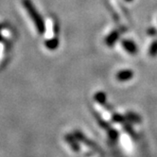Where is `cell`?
Wrapping results in <instances>:
<instances>
[{"label":"cell","instance_id":"obj_8","mask_svg":"<svg viewBox=\"0 0 157 157\" xmlns=\"http://www.w3.org/2000/svg\"><path fill=\"white\" fill-rule=\"evenodd\" d=\"M148 33H149L150 35H155L156 34V30L154 29H149Z\"/></svg>","mask_w":157,"mask_h":157},{"label":"cell","instance_id":"obj_7","mask_svg":"<svg viewBox=\"0 0 157 157\" xmlns=\"http://www.w3.org/2000/svg\"><path fill=\"white\" fill-rule=\"evenodd\" d=\"M95 98L98 100V102L103 103V102H104V100H105V98H106V96H105L102 92H98V93L95 96Z\"/></svg>","mask_w":157,"mask_h":157},{"label":"cell","instance_id":"obj_9","mask_svg":"<svg viewBox=\"0 0 157 157\" xmlns=\"http://www.w3.org/2000/svg\"><path fill=\"white\" fill-rule=\"evenodd\" d=\"M126 1H132V0H126Z\"/></svg>","mask_w":157,"mask_h":157},{"label":"cell","instance_id":"obj_5","mask_svg":"<svg viewBox=\"0 0 157 157\" xmlns=\"http://www.w3.org/2000/svg\"><path fill=\"white\" fill-rule=\"evenodd\" d=\"M44 44H46V47L48 48V49H55L57 48L58 44H59V42L57 40V38H52V39H49V40H47L46 43H44Z\"/></svg>","mask_w":157,"mask_h":157},{"label":"cell","instance_id":"obj_6","mask_svg":"<svg viewBox=\"0 0 157 157\" xmlns=\"http://www.w3.org/2000/svg\"><path fill=\"white\" fill-rule=\"evenodd\" d=\"M150 55L154 57V56L157 55V41H154L151 44V48H150Z\"/></svg>","mask_w":157,"mask_h":157},{"label":"cell","instance_id":"obj_3","mask_svg":"<svg viewBox=\"0 0 157 157\" xmlns=\"http://www.w3.org/2000/svg\"><path fill=\"white\" fill-rule=\"evenodd\" d=\"M132 72L131 70H122L118 72L117 75V78L120 82L128 81L130 78H132Z\"/></svg>","mask_w":157,"mask_h":157},{"label":"cell","instance_id":"obj_1","mask_svg":"<svg viewBox=\"0 0 157 157\" xmlns=\"http://www.w3.org/2000/svg\"><path fill=\"white\" fill-rule=\"evenodd\" d=\"M23 6L25 7V9L27 10V12L29 13V15L30 16V18L32 19L33 23H34L38 32L40 34L44 32V20L42 19L41 15L38 13V12L36 10L35 7L33 6L32 2L30 0H23Z\"/></svg>","mask_w":157,"mask_h":157},{"label":"cell","instance_id":"obj_4","mask_svg":"<svg viewBox=\"0 0 157 157\" xmlns=\"http://www.w3.org/2000/svg\"><path fill=\"white\" fill-rule=\"evenodd\" d=\"M118 36H119V34H118L117 31H113V32L110 33V34L107 36V38L105 40L106 44H108V46H113V44L117 41Z\"/></svg>","mask_w":157,"mask_h":157},{"label":"cell","instance_id":"obj_2","mask_svg":"<svg viewBox=\"0 0 157 157\" xmlns=\"http://www.w3.org/2000/svg\"><path fill=\"white\" fill-rule=\"evenodd\" d=\"M122 44H123V48L126 51H128L129 53H136V50H137V48H136V44H134L132 41H130V40H125L122 42Z\"/></svg>","mask_w":157,"mask_h":157}]
</instances>
